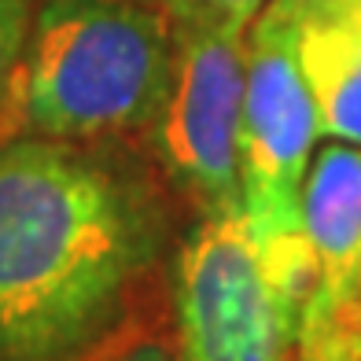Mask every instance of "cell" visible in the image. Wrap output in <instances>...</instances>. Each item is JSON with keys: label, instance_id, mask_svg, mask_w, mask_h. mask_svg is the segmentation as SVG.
<instances>
[{"label": "cell", "instance_id": "obj_1", "mask_svg": "<svg viewBox=\"0 0 361 361\" xmlns=\"http://www.w3.org/2000/svg\"><path fill=\"white\" fill-rule=\"evenodd\" d=\"M155 255L144 195L71 140L0 144V361H85Z\"/></svg>", "mask_w": 361, "mask_h": 361}, {"label": "cell", "instance_id": "obj_2", "mask_svg": "<svg viewBox=\"0 0 361 361\" xmlns=\"http://www.w3.org/2000/svg\"><path fill=\"white\" fill-rule=\"evenodd\" d=\"M173 63L170 15L140 0H44L15 85L19 122L44 140L152 126Z\"/></svg>", "mask_w": 361, "mask_h": 361}, {"label": "cell", "instance_id": "obj_3", "mask_svg": "<svg viewBox=\"0 0 361 361\" xmlns=\"http://www.w3.org/2000/svg\"><path fill=\"white\" fill-rule=\"evenodd\" d=\"M310 291L306 228L266 240L240 207L207 214L177 258L180 361H288Z\"/></svg>", "mask_w": 361, "mask_h": 361}, {"label": "cell", "instance_id": "obj_4", "mask_svg": "<svg viewBox=\"0 0 361 361\" xmlns=\"http://www.w3.org/2000/svg\"><path fill=\"white\" fill-rule=\"evenodd\" d=\"M247 34L240 210L258 236H295L302 233V185L321 137L314 96L299 67V26L262 8Z\"/></svg>", "mask_w": 361, "mask_h": 361}, {"label": "cell", "instance_id": "obj_5", "mask_svg": "<svg viewBox=\"0 0 361 361\" xmlns=\"http://www.w3.org/2000/svg\"><path fill=\"white\" fill-rule=\"evenodd\" d=\"M173 63L152 137L166 173L207 214L240 207V114L247 34L170 19Z\"/></svg>", "mask_w": 361, "mask_h": 361}, {"label": "cell", "instance_id": "obj_6", "mask_svg": "<svg viewBox=\"0 0 361 361\" xmlns=\"http://www.w3.org/2000/svg\"><path fill=\"white\" fill-rule=\"evenodd\" d=\"M302 228L314 251L310 306L347 310L361 284V147H321L302 185Z\"/></svg>", "mask_w": 361, "mask_h": 361}, {"label": "cell", "instance_id": "obj_7", "mask_svg": "<svg viewBox=\"0 0 361 361\" xmlns=\"http://www.w3.org/2000/svg\"><path fill=\"white\" fill-rule=\"evenodd\" d=\"M299 67L321 133L361 147V19L347 8L302 19Z\"/></svg>", "mask_w": 361, "mask_h": 361}, {"label": "cell", "instance_id": "obj_8", "mask_svg": "<svg viewBox=\"0 0 361 361\" xmlns=\"http://www.w3.org/2000/svg\"><path fill=\"white\" fill-rule=\"evenodd\" d=\"M140 4L166 11L170 19H192V23H210L221 30L247 34L269 0H140Z\"/></svg>", "mask_w": 361, "mask_h": 361}, {"label": "cell", "instance_id": "obj_9", "mask_svg": "<svg viewBox=\"0 0 361 361\" xmlns=\"http://www.w3.org/2000/svg\"><path fill=\"white\" fill-rule=\"evenodd\" d=\"M30 0H0V111L15 104V85L23 71V52L30 37Z\"/></svg>", "mask_w": 361, "mask_h": 361}, {"label": "cell", "instance_id": "obj_10", "mask_svg": "<svg viewBox=\"0 0 361 361\" xmlns=\"http://www.w3.org/2000/svg\"><path fill=\"white\" fill-rule=\"evenodd\" d=\"M347 4H350V0H269L266 11H273V15H281V19L299 26L302 19H310V15L339 11V8H347Z\"/></svg>", "mask_w": 361, "mask_h": 361}, {"label": "cell", "instance_id": "obj_11", "mask_svg": "<svg viewBox=\"0 0 361 361\" xmlns=\"http://www.w3.org/2000/svg\"><path fill=\"white\" fill-rule=\"evenodd\" d=\"M111 361H177V357L166 347H159V343H140V347H129Z\"/></svg>", "mask_w": 361, "mask_h": 361}, {"label": "cell", "instance_id": "obj_12", "mask_svg": "<svg viewBox=\"0 0 361 361\" xmlns=\"http://www.w3.org/2000/svg\"><path fill=\"white\" fill-rule=\"evenodd\" d=\"M354 321H357V328H361V284H357V295H354Z\"/></svg>", "mask_w": 361, "mask_h": 361}, {"label": "cell", "instance_id": "obj_13", "mask_svg": "<svg viewBox=\"0 0 361 361\" xmlns=\"http://www.w3.org/2000/svg\"><path fill=\"white\" fill-rule=\"evenodd\" d=\"M347 11H350V15H357V19H361V0H350V4H347Z\"/></svg>", "mask_w": 361, "mask_h": 361}]
</instances>
